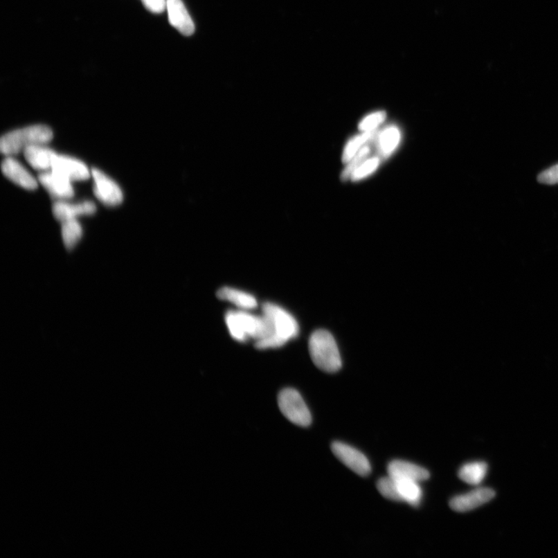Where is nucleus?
<instances>
[{
	"label": "nucleus",
	"mask_w": 558,
	"mask_h": 558,
	"mask_svg": "<svg viewBox=\"0 0 558 558\" xmlns=\"http://www.w3.org/2000/svg\"><path fill=\"white\" fill-rule=\"evenodd\" d=\"M53 210L55 217L64 223L68 220L75 219L78 216L92 215L96 211V206L92 202H84L76 205L57 202L54 204Z\"/></svg>",
	"instance_id": "obj_14"
},
{
	"label": "nucleus",
	"mask_w": 558,
	"mask_h": 558,
	"mask_svg": "<svg viewBox=\"0 0 558 558\" xmlns=\"http://www.w3.org/2000/svg\"><path fill=\"white\" fill-rule=\"evenodd\" d=\"M386 118V114L384 111H378L366 116L359 125L360 131L363 132H374L384 123Z\"/></svg>",
	"instance_id": "obj_25"
},
{
	"label": "nucleus",
	"mask_w": 558,
	"mask_h": 558,
	"mask_svg": "<svg viewBox=\"0 0 558 558\" xmlns=\"http://www.w3.org/2000/svg\"><path fill=\"white\" fill-rule=\"evenodd\" d=\"M2 172L6 177L14 181L19 186L29 190L37 189L36 179L25 170L19 161L8 158L2 162Z\"/></svg>",
	"instance_id": "obj_12"
},
{
	"label": "nucleus",
	"mask_w": 558,
	"mask_h": 558,
	"mask_svg": "<svg viewBox=\"0 0 558 558\" xmlns=\"http://www.w3.org/2000/svg\"><path fill=\"white\" fill-rule=\"evenodd\" d=\"M537 181L542 184H558V164L540 173L537 177Z\"/></svg>",
	"instance_id": "obj_26"
},
{
	"label": "nucleus",
	"mask_w": 558,
	"mask_h": 558,
	"mask_svg": "<svg viewBox=\"0 0 558 558\" xmlns=\"http://www.w3.org/2000/svg\"><path fill=\"white\" fill-rule=\"evenodd\" d=\"M378 134L377 131L363 132L349 141L343 152L342 161L343 163H348L363 147L369 144V143L374 142Z\"/></svg>",
	"instance_id": "obj_20"
},
{
	"label": "nucleus",
	"mask_w": 558,
	"mask_h": 558,
	"mask_svg": "<svg viewBox=\"0 0 558 558\" xmlns=\"http://www.w3.org/2000/svg\"><path fill=\"white\" fill-rule=\"evenodd\" d=\"M388 474L395 479H407L421 483L429 479L430 473L422 467L404 460H393L388 466Z\"/></svg>",
	"instance_id": "obj_11"
},
{
	"label": "nucleus",
	"mask_w": 558,
	"mask_h": 558,
	"mask_svg": "<svg viewBox=\"0 0 558 558\" xmlns=\"http://www.w3.org/2000/svg\"><path fill=\"white\" fill-rule=\"evenodd\" d=\"M332 450L340 462L359 476H367L371 473L372 468L369 460L359 450L339 441L332 444Z\"/></svg>",
	"instance_id": "obj_6"
},
{
	"label": "nucleus",
	"mask_w": 558,
	"mask_h": 558,
	"mask_svg": "<svg viewBox=\"0 0 558 558\" xmlns=\"http://www.w3.org/2000/svg\"><path fill=\"white\" fill-rule=\"evenodd\" d=\"M487 471V464L483 462H471L460 469L458 476L467 484L478 485L483 483Z\"/></svg>",
	"instance_id": "obj_19"
},
{
	"label": "nucleus",
	"mask_w": 558,
	"mask_h": 558,
	"mask_svg": "<svg viewBox=\"0 0 558 558\" xmlns=\"http://www.w3.org/2000/svg\"><path fill=\"white\" fill-rule=\"evenodd\" d=\"M309 350L314 365L321 371L335 373L340 371L342 360L334 337L326 330H317L311 335Z\"/></svg>",
	"instance_id": "obj_3"
},
{
	"label": "nucleus",
	"mask_w": 558,
	"mask_h": 558,
	"mask_svg": "<svg viewBox=\"0 0 558 558\" xmlns=\"http://www.w3.org/2000/svg\"><path fill=\"white\" fill-rule=\"evenodd\" d=\"M166 10L168 21L181 35L191 36L195 31V24L181 0H167Z\"/></svg>",
	"instance_id": "obj_9"
},
{
	"label": "nucleus",
	"mask_w": 558,
	"mask_h": 558,
	"mask_svg": "<svg viewBox=\"0 0 558 558\" xmlns=\"http://www.w3.org/2000/svg\"><path fill=\"white\" fill-rule=\"evenodd\" d=\"M51 170L70 181L86 180L90 177L88 168L82 162L57 154L53 159Z\"/></svg>",
	"instance_id": "obj_10"
},
{
	"label": "nucleus",
	"mask_w": 558,
	"mask_h": 558,
	"mask_svg": "<svg viewBox=\"0 0 558 558\" xmlns=\"http://www.w3.org/2000/svg\"><path fill=\"white\" fill-rule=\"evenodd\" d=\"M377 489L380 494L388 501L402 502L397 482L391 476L380 478L377 483Z\"/></svg>",
	"instance_id": "obj_22"
},
{
	"label": "nucleus",
	"mask_w": 558,
	"mask_h": 558,
	"mask_svg": "<svg viewBox=\"0 0 558 558\" xmlns=\"http://www.w3.org/2000/svg\"><path fill=\"white\" fill-rule=\"evenodd\" d=\"M401 138L399 129L395 126L388 127L379 133L374 145L380 159H387L398 147Z\"/></svg>",
	"instance_id": "obj_15"
},
{
	"label": "nucleus",
	"mask_w": 558,
	"mask_h": 558,
	"mask_svg": "<svg viewBox=\"0 0 558 558\" xmlns=\"http://www.w3.org/2000/svg\"><path fill=\"white\" fill-rule=\"evenodd\" d=\"M53 138L51 129L45 125H35L6 134L0 140V151L6 155L18 154L34 145H42Z\"/></svg>",
	"instance_id": "obj_4"
},
{
	"label": "nucleus",
	"mask_w": 558,
	"mask_h": 558,
	"mask_svg": "<svg viewBox=\"0 0 558 558\" xmlns=\"http://www.w3.org/2000/svg\"><path fill=\"white\" fill-rule=\"evenodd\" d=\"M62 224V233L64 245L68 249H73L82 237V226L75 219Z\"/></svg>",
	"instance_id": "obj_21"
},
{
	"label": "nucleus",
	"mask_w": 558,
	"mask_h": 558,
	"mask_svg": "<svg viewBox=\"0 0 558 558\" xmlns=\"http://www.w3.org/2000/svg\"><path fill=\"white\" fill-rule=\"evenodd\" d=\"M397 482L399 494L402 502L410 504L414 507H417L423 497V491L420 485V483L407 479H395Z\"/></svg>",
	"instance_id": "obj_18"
},
{
	"label": "nucleus",
	"mask_w": 558,
	"mask_h": 558,
	"mask_svg": "<svg viewBox=\"0 0 558 558\" xmlns=\"http://www.w3.org/2000/svg\"><path fill=\"white\" fill-rule=\"evenodd\" d=\"M141 2L153 14H161L166 10L167 0H141Z\"/></svg>",
	"instance_id": "obj_27"
},
{
	"label": "nucleus",
	"mask_w": 558,
	"mask_h": 558,
	"mask_svg": "<svg viewBox=\"0 0 558 558\" xmlns=\"http://www.w3.org/2000/svg\"><path fill=\"white\" fill-rule=\"evenodd\" d=\"M262 314L268 323L269 334L265 339L255 343L258 349L267 350L281 348L295 339L300 332L298 324L288 311L274 303H264Z\"/></svg>",
	"instance_id": "obj_1"
},
{
	"label": "nucleus",
	"mask_w": 558,
	"mask_h": 558,
	"mask_svg": "<svg viewBox=\"0 0 558 558\" xmlns=\"http://www.w3.org/2000/svg\"><path fill=\"white\" fill-rule=\"evenodd\" d=\"M217 297L219 300L235 305L239 309L251 310L258 307V302L254 296L235 288L220 289L217 291Z\"/></svg>",
	"instance_id": "obj_17"
},
{
	"label": "nucleus",
	"mask_w": 558,
	"mask_h": 558,
	"mask_svg": "<svg viewBox=\"0 0 558 558\" xmlns=\"http://www.w3.org/2000/svg\"><path fill=\"white\" fill-rule=\"evenodd\" d=\"M380 161L379 157L368 159L352 173L350 179L357 181L369 177L370 174L377 170Z\"/></svg>",
	"instance_id": "obj_24"
},
{
	"label": "nucleus",
	"mask_w": 558,
	"mask_h": 558,
	"mask_svg": "<svg viewBox=\"0 0 558 558\" xmlns=\"http://www.w3.org/2000/svg\"><path fill=\"white\" fill-rule=\"evenodd\" d=\"M374 142L369 143V144L363 147L361 150L355 154V156L348 162V165L346 166L345 170H343L341 174V178L343 181H346L348 179H350V177H352V173L357 170V168H358L363 163V162L368 159L370 152H371L370 145L374 144Z\"/></svg>",
	"instance_id": "obj_23"
},
{
	"label": "nucleus",
	"mask_w": 558,
	"mask_h": 558,
	"mask_svg": "<svg viewBox=\"0 0 558 558\" xmlns=\"http://www.w3.org/2000/svg\"><path fill=\"white\" fill-rule=\"evenodd\" d=\"M278 405L283 416L291 424L301 427H308L312 424V415L301 394L296 389H282L278 394Z\"/></svg>",
	"instance_id": "obj_5"
},
{
	"label": "nucleus",
	"mask_w": 558,
	"mask_h": 558,
	"mask_svg": "<svg viewBox=\"0 0 558 558\" xmlns=\"http://www.w3.org/2000/svg\"><path fill=\"white\" fill-rule=\"evenodd\" d=\"M495 496L496 492L492 489L478 488L453 498L450 507L458 512H469L489 503Z\"/></svg>",
	"instance_id": "obj_8"
},
{
	"label": "nucleus",
	"mask_w": 558,
	"mask_h": 558,
	"mask_svg": "<svg viewBox=\"0 0 558 558\" xmlns=\"http://www.w3.org/2000/svg\"><path fill=\"white\" fill-rule=\"evenodd\" d=\"M93 175L96 183L93 188L95 196L105 205H120L123 199L120 187L99 170H93Z\"/></svg>",
	"instance_id": "obj_7"
},
{
	"label": "nucleus",
	"mask_w": 558,
	"mask_h": 558,
	"mask_svg": "<svg viewBox=\"0 0 558 558\" xmlns=\"http://www.w3.org/2000/svg\"><path fill=\"white\" fill-rule=\"evenodd\" d=\"M39 181L49 193L60 199H69L74 196L73 186L70 180L61 175L51 172L39 175Z\"/></svg>",
	"instance_id": "obj_13"
},
{
	"label": "nucleus",
	"mask_w": 558,
	"mask_h": 558,
	"mask_svg": "<svg viewBox=\"0 0 558 558\" xmlns=\"http://www.w3.org/2000/svg\"><path fill=\"white\" fill-rule=\"evenodd\" d=\"M225 322L231 336L239 342L261 341L268 336L267 321L262 314H251L249 310H231L225 315Z\"/></svg>",
	"instance_id": "obj_2"
},
{
	"label": "nucleus",
	"mask_w": 558,
	"mask_h": 558,
	"mask_svg": "<svg viewBox=\"0 0 558 558\" xmlns=\"http://www.w3.org/2000/svg\"><path fill=\"white\" fill-rule=\"evenodd\" d=\"M24 154L28 163L37 170H51L57 154L42 145H34L24 149Z\"/></svg>",
	"instance_id": "obj_16"
}]
</instances>
